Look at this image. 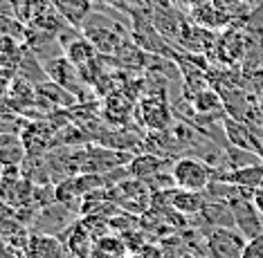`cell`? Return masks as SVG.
I'll use <instances>...</instances> for the list:
<instances>
[{"instance_id":"1","label":"cell","mask_w":263,"mask_h":258,"mask_svg":"<svg viewBox=\"0 0 263 258\" xmlns=\"http://www.w3.org/2000/svg\"><path fill=\"white\" fill-rule=\"evenodd\" d=\"M135 117L151 133H160V130H166L173 126V108L169 99L162 97V94L146 92L144 97L137 99Z\"/></svg>"},{"instance_id":"2","label":"cell","mask_w":263,"mask_h":258,"mask_svg":"<svg viewBox=\"0 0 263 258\" xmlns=\"http://www.w3.org/2000/svg\"><path fill=\"white\" fill-rule=\"evenodd\" d=\"M171 175L178 189L205 191L209 187V182L214 180V171L202 160L194 157V155H182V157L173 162Z\"/></svg>"},{"instance_id":"3","label":"cell","mask_w":263,"mask_h":258,"mask_svg":"<svg viewBox=\"0 0 263 258\" xmlns=\"http://www.w3.org/2000/svg\"><path fill=\"white\" fill-rule=\"evenodd\" d=\"M248 238L238 229L214 227L205 233V258H243Z\"/></svg>"},{"instance_id":"4","label":"cell","mask_w":263,"mask_h":258,"mask_svg":"<svg viewBox=\"0 0 263 258\" xmlns=\"http://www.w3.org/2000/svg\"><path fill=\"white\" fill-rule=\"evenodd\" d=\"M21 142L27 157H43L57 148V128L47 119H29L21 130Z\"/></svg>"},{"instance_id":"5","label":"cell","mask_w":263,"mask_h":258,"mask_svg":"<svg viewBox=\"0 0 263 258\" xmlns=\"http://www.w3.org/2000/svg\"><path fill=\"white\" fill-rule=\"evenodd\" d=\"M245 52H248V41H245V32L241 25L232 23L230 27H225L216 38V61L227 65V68H236L245 61Z\"/></svg>"},{"instance_id":"6","label":"cell","mask_w":263,"mask_h":258,"mask_svg":"<svg viewBox=\"0 0 263 258\" xmlns=\"http://www.w3.org/2000/svg\"><path fill=\"white\" fill-rule=\"evenodd\" d=\"M45 72L47 76H50V81L59 83L61 88H65L68 92H72L77 99H83V94H86V83L81 81V74H79V68H77L74 63H70V58L61 54V56H54L50 58V61H45Z\"/></svg>"},{"instance_id":"7","label":"cell","mask_w":263,"mask_h":258,"mask_svg":"<svg viewBox=\"0 0 263 258\" xmlns=\"http://www.w3.org/2000/svg\"><path fill=\"white\" fill-rule=\"evenodd\" d=\"M77 220L70 215V205L63 202H52L43 209H39L36 218L32 223V233H47V236H61L70 225H74Z\"/></svg>"},{"instance_id":"8","label":"cell","mask_w":263,"mask_h":258,"mask_svg":"<svg viewBox=\"0 0 263 258\" xmlns=\"http://www.w3.org/2000/svg\"><path fill=\"white\" fill-rule=\"evenodd\" d=\"M36 106L39 110L47 117V112H52L54 108H70V106H79V99L72 92H68L65 88H61L54 81H45L36 86Z\"/></svg>"},{"instance_id":"9","label":"cell","mask_w":263,"mask_h":258,"mask_svg":"<svg viewBox=\"0 0 263 258\" xmlns=\"http://www.w3.org/2000/svg\"><path fill=\"white\" fill-rule=\"evenodd\" d=\"M135 106H137L135 97H130L126 90H117V92L104 97L101 115L108 124H126L135 115Z\"/></svg>"},{"instance_id":"10","label":"cell","mask_w":263,"mask_h":258,"mask_svg":"<svg viewBox=\"0 0 263 258\" xmlns=\"http://www.w3.org/2000/svg\"><path fill=\"white\" fill-rule=\"evenodd\" d=\"M25 258H65L68 249L59 241L57 236H47V233H29L27 245L23 249Z\"/></svg>"},{"instance_id":"11","label":"cell","mask_w":263,"mask_h":258,"mask_svg":"<svg viewBox=\"0 0 263 258\" xmlns=\"http://www.w3.org/2000/svg\"><path fill=\"white\" fill-rule=\"evenodd\" d=\"M59 241L65 245L68 254H72L77 258H90V254H92L95 238H92V233L86 229V225H83L81 220H77L74 225H70L68 229L59 236Z\"/></svg>"},{"instance_id":"12","label":"cell","mask_w":263,"mask_h":258,"mask_svg":"<svg viewBox=\"0 0 263 258\" xmlns=\"http://www.w3.org/2000/svg\"><path fill=\"white\" fill-rule=\"evenodd\" d=\"M189 16H191V23H196V25H200L205 29H212V32L225 29V27L232 25V16L225 14V11H220L212 0H202V3L194 5Z\"/></svg>"},{"instance_id":"13","label":"cell","mask_w":263,"mask_h":258,"mask_svg":"<svg viewBox=\"0 0 263 258\" xmlns=\"http://www.w3.org/2000/svg\"><path fill=\"white\" fill-rule=\"evenodd\" d=\"M173 157H166V155H151V153H144V155H135L133 160L126 164L128 169V175L130 177H140V180H148L153 175H158L162 169L166 166H173Z\"/></svg>"},{"instance_id":"14","label":"cell","mask_w":263,"mask_h":258,"mask_svg":"<svg viewBox=\"0 0 263 258\" xmlns=\"http://www.w3.org/2000/svg\"><path fill=\"white\" fill-rule=\"evenodd\" d=\"M16 74L23 76L25 81H29L32 86H41V83L50 81L43 61H41V58L32 50H29L27 45H25V52H23V58H21L18 68H16Z\"/></svg>"},{"instance_id":"15","label":"cell","mask_w":263,"mask_h":258,"mask_svg":"<svg viewBox=\"0 0 263 258\" xmlns=\"http://www.w3.org/2000/svg\"><path fill=\"white\" fill-rule=\"evenodd\" d=\"M205 202H207V197L202 191H187V189H178V187L171 191V207L182 215H189V213L198 215L202 211V207H205Z\"/></svg>"},{"instance_id":"16","label":"cell","mask_w":263,"mask_h":258,"mask_svg":"<svg viewBox=\"0 0 263 258\" xmlns=\"http://www.w3.org/2000/svg\"><path fill=\"white\" fill-rule=\"evenodd\" d=\"M187 101H189V106L194 108V112H198V115H205V117L223 115V99H220V94L212 88L194 94V97Z\"/></svg>"},{"instance_id":"17","label":"cell","mask_w":263,"mask_h":258,"mask_svg":"<svg viewBox=\"0 0 263 258\" xmlns=\"http://www.w3.org/2000/svg\"><path fill=\"white\" fill-rule=\"evenodd\" d=\"M23 52H25V43H23V41H18L16 36H9V34H0V65L16 72V68H18V63L23 58Z\"/></svg>"},{"instance_id":"18","label":"cell","mask_w":263,"mask_h":258,"mask_svg":"<svg viewBox=\"0 0 263 258\" xmlns=\"http://www.w3.org/2000/svg\"><path fill=\"white\" fill-rule=\"evenodd\" d=\"M54 7L59 9V14H61L65 21L81 29L83 21L90 14L92 5H90V0H54Z\"/></svg>"},{"instance_id":"19","label":"cell","mask_w":263,"mask_h":258,"mask_svg":"<svg viewBox=\"0 0 263 258\" xmlns=\"http://www.w3.org/2000/svg\"><path fill=\"white\" fill-rule=\"evenodd\" d=\"M128 245L117 236H101L92 245L90 258H126Z\"/></svg>"},{"instance_id":"20","label":"cell","mask_w":263,"mask_h":258,"mask_svg":"<svg viewBox=\"0 0 263 258\" xmlns=\"http://www.w3.org/2000/svg\"><path fill=\"white\" fill-rule=\"evenodd\" d=\"M214 5L220 9V11H225V14H230L232 18H236L238 16V11L241 9H248V5H243L241 0H212Z\"/></svg>"},{"instance_id":"21","label":"cell","mask_w":263,"mask_h":258,"mask_svg":"<svg viewBox=\"0 0 263 258\" xmlns=\"http://www.w3.org/2000/svg\"><path fill=\"white\" fill-rule=\"evenodd\" d=\"M243 258H263V233L256 238H250V241L245 243Z\"/></svg>"},{"instance_id":"22","label":"cell","mask_w":263,"mask_h":258,"mask_svg":"<svg viewBox=\"0 0 263 258\" xmlns=\"http://www.w3.org/2000/svg\"><path fill=\"white\" fill-rule=\"evenodd\" d=\"M14 74H16V72H11V70H3V72H0V97H7Z\"/></svg>"},{"instance_id":"23","label":"cell","mask_w":263,"mask_h":258,"mask_svg":"<svg viewBox=\"0 0 263 258\" xmlns=\"http://www.w3.org/2000/svg\"><path fill=\"white\" fill-rule=\"evenodd\" d=\"M254 205H256V209L263 213V189H259V191H254Z\"/></svg>"},{"instance_id":"24","label":"cell","mask_w":263,"mask_h":258,"mask_svg":"<svg viewBox=\"0 0 263 258\" xmlns=\"http://www.w3.org/2000/svg\"><path fill=\"white\" fill-rule=\"evenodd\" d=\"M243 5H248V7H256V5H261L263 0H241Z\"/></svg>"}]
</instances>
